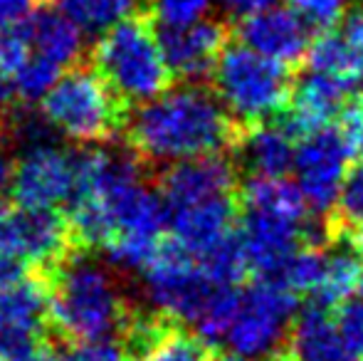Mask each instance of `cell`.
<instances>
[{
	"label": "cell",
	"mask_w": 363,
	"mask_h": 361,
	"mask_svg": "<svg viewBox=\"0 0 363 361\" xmlns=\"http://www.w3.org/2000/svg\"><path fill=\"white\" fill-rule=\"evenodd\" d=\"M3 361H62L57 349L50 344V339L40 337L35 342L25 344V347L15 349V352L5 354Z\"/></svg>",
	"instance_id": "obj_31"
},
{
	"label": "cell",
	"mask_w": 363,
	"mask_h": 361,
	"mask_svg": "<svg viewBox=\"0 0 363 361\" xmlns=\"http://www.w3.org/2000/svg\"><path fill=\"white\" fill-rule=\"evenodd\" d=\"M91 67L129 111L173 84L156 38L151 8L126 15L101 33L91 50Z\"/></svg>",
	"instance_id": "obj_4"
},
{
	"label": "cell",
	"mask_w": 363,
	"mask_h": 361,
	"mask_svg": "<svg viewBox=\"0 0 363 361\" xmlns=\"http://www.w3.org/2000/svg\"><path fill=\"white\" fill-rule=\"evenodd\" d=\"M363 287V252L356 245H344L334 252H324V272L314 289V302L321 307H336L354 297Z\"/></svg>",
	"instance_id": "obj_20"
},
{
	"label": "cell",
	"mask_w": 363,
	"mask_h": 361,
	"mask_svg": "<svg viewBox=\"0 0 363 361\" xmlns=\"http://www.w3.org/2000/svg\"><path fill=\"white\" fill-rule=\"evenodd\" d=\"M74 181L77 154L50 141L28 146L15 161L10 193L20 208H60L72 196Z\"/></svg>",
	"instance_id": "obj_10"
},
{
	"label": "cell",
	"mask_w": 363,
	"mask_h": 361,
	"mask_svg": "<svg viewBox=\"0 0 363 361\" xmlns=\"http://www.w3.org/2000/svg\"><path fill=\"white\" fill-rule=\"evenodd\" d=\"M48 282L40 272L23 274L0 287V357L45 337Z\"/></svg>",
	"instance_id": "obj_13"
},
{
	"label": "cell",
	"mask_w": 363,
	"mask_h": 361,
	"mask_svg": "<svg viewBox=\"0 0 363 361\" xmlns=\"http://www.w3.org/2000/svg\"><path fill=\"white\" fill-rule=\"evenodd\" d=\"M359 3H363V0H359Z\"/></svg>",
	"instance_id": "obj_38"
},
{
	"label": "cell",
	"mask_w": 363,
	"mask_h": 361,
	"mask_svg": "<svg viewBox=\"0 0 363 361\" xmlns=\"http://www.w3.org/2000/svg\"><path fill=\"white\" fill-rule=\"evenodd\" d=\"M211 361H250V359H242V357H235V354H230V357H218V359H211Z\"/></svg>",
	"instance_id": "obj_37"
},
{
	"label": "cell",
	"mask_w": 363,
	"mask_h": 361,
	"mask_svg": "<svg viewBox=\"0 0 363 361\" xmlns=\"http://www.w3.org/2000/svg\"><path fill=\"white\" fill-rule=\"evenodd\" d=\"M349 0H294V13L311 30H331L346 13Z\"/></svg>",
	"instance_id": "obj_27"
},
{
	"label": "cell",
	"mask_w": 363,
	"mask_h": 361,
	"mask_svg": "<svg viewBox=\"0 0 363 361\" xmlns=\"http://www.w3.org/2000/svg\"><path fill=\"white\" fill-rule=\"evenodd\" d=\"M0 361H3V357H0Z\"/></svg>",
	"instance_id": "obj_39"
},
{
	"label": "cell",
	"mask_w": 363,
	"mask_h": 361,
	"mask_svg": "<svg viewBox=\"0 0 363 361\" xmlns=\"http://www.w3.org/2000/svg\"><path fill=\"white\" fill-rule=\"evenodd\" d=\"M60 74H62L60 65L50 62L48 57H43V55H38V52H30V57L25 60L18 72L10 77V87H13V94L18 96L20 101L30 104V101H38L45 91L52 87Z\"/></svg>",
	"instance_id": "obj_25"
},
{
	"label": "cell",
	"mask_w": 363,
	"mask_h": 361,
	"mask_svg": "<svg viewBox=\"0 0 363 361\" xmlns=\"http://www.w3.org/2000/svg\"><path fill=\"white\" fill-rule=\"evenodd\" d=\"M240 228H235L247 267L259 279H274L296 248L316 240L314 223L294 183L284 179H252L238 196Z\"/></svg>",
	"instance_id": "obj_3"
},
{
	"label": "cell",
	"mask_w": 363,
	"mask_h": 361,
	"mask_svg": "<svg viewBox=\"0 0 363 361\" xmlns=\"http://www.w3.org/2000/svg\"><path fill=\"white\" fill-rule=\"evenodd\" d=\"M274 361H356L336 332L329 307L311 302L291 324L284 347L274 354Z\"/></svg>",
	"instance_id": "obj_17"
},
{
	"label": "cell",
	"mask_w": 363,
	"mask_h": 361,
	"mask_svg": "<svg viewBox=\"0 0 363 361\" xmlns=\"http://www.w3.org/2000/svg\"><path fill=\"white\" fill-rule=\"evenodd\" d=\"M33 52L48 57L60 67H72L82 57V33L74 23H69L57 8L33 10L23 20Z\"/></svg>",
	"instance_id": "obj_19"
},
{
	"label": "cell",
	"mask_w": 363,
	"mask_h": 361,
	"mask_svg": "<svg viewBox=\"0 0 363 361\" xmlns=\"http://www.w3.org/2000/svg\"><path fill=\"white\" fill-rule=\"evenodd\" d=\"M356 84L349 79L334 77L324 72H309L301 77V82L291 89L289 104L284 111H289L284 126L291 134H311L316 129H324L339 114L349 109L351 91Z\"/></svg>",
	"instance_id": "obj_15"
},
{
	"label": "cell",
	"mask_w": 363,
	"mask_h": 361,
	"mask_svg": "<svg viewBox=\"0 0 363 361\" xmlns=\"http://www.w3.org/2000/svg\"><path fill=\"white\" fill-rule=\"evenodd\" d=\"M156 38L173 79L201 84L216 70L220 52L228 45V30L218 20L198 18L181 25L161 23Z\"/></svg>",
	"instance_id": "obj_11"
},
{
	"label": "cell",
	"mask_w": 363,
	"mask_h": 361,
	"mask_svg": "<svg viewBox=\"0 0 363 361\" xmlns=\"http://www.w3.org/2000/svg\"><path fill=\"white\" fill-rule=\"evenodd\" d=\"M306 60H309V70H314V72L334 74V77L349 79L354 84L359 82V74H356V67L351 62V55L346 50L344 40L331 30H326L319 40L309 45Z\"/></svg>",
	"instance_id": "obj_24"
},
{
	"label": "cell",
	"mask_w": 363,
	"mask_h": 361,
	"mask_svg": "<svg viewBox=\"0 0 363 361\" xmlns=\"http://www.w3.org/2000/svg\"><path fill=\"white\" fill-rule=\"evenodd\" d=\"M220 3H223L225 13L235 15V18H245L250 13L269 8V5H277V0H220Z\"/></svg>",
	"instance_id": "obj_35"
},
{
	"label": "cell",
	"mask_w": 363,
	"mask_h": 361,
	"mask_svg": "<svg viewBox=\"0 0 363 361\" xmlns=\"http://www.w3.org/2000/svg\"><path fill=\"white\" fill-rule=\"evenodd\" d=\"M235 166L223 154L201 156V159L176 161L158 179L161 201L166 211L181 208L206 198L235 193Z\"/></svg>",
	"instance_id": "obj_16"
},
{
	"label": "cell",
	"mask_w": 363,
	"mask_h": 361,
	"mask_svg": "<svg viewBox=\"0 0 363 361\" xmlns=\"http://www.w3.org/2000/svg\"><path fill=\"white\" fill-rule=\"evenodd\" d=\"M62 361H134L124 352L119 339H91V342L67 344Z\"/></svg>",
	"instance_id": "obj_28"
},
{
	"label": "cell",
	"mask_w": 363,
	"mask_h": 361,
	"mask_svg": "<svg viewBox=\"0 0 363 361\" xmlns=\"http://www.w3.org/2000/svg\"><path fill=\"white\" fill-rule=\"evenodd\" d=\"M139 361H211V347L201 337L186 332L181 322L171 319Z\"/></svg>",
	"instance_id": "obj_22"
},
{
	"label": "cell",
	"mask_w": 363,
	"mask_h": 361,
	"mask_svg": "<svg viewBox=\"0 0 363 361\" xmlns=\"http://www.w3.org/2000/svg\"><path fill=\"white\" fill-rule=\"evenodd\" d=\"M240 129L213 91L201 84H183L134 106L121 134L126 149L139 159L176 164L223 154L235 146Z\"/></svg>",
	"instance_id": "obj_1"
},
{
	"label": "cell",
	"mask_w": 363,
	"mask_h": 361,
	"mask_svg": "<svg viewBox=\"0 0 363 361\" xmlns=\"http://www.w3.org/2000/svg\"><path fill=\"white\" fill-rule=\"evenodd\" d=\"M339 35H341V40H344L346 50H349L356 74H359V79H363V8L354 10V13L346 18L344 30H341Z\"/></svg>",
	"instance_id": "obj_30"
},
{
	"label": "cell",
	"mask_w": 363,
	"mask_h": 361,
	"mask_svg": "<svg viewBox=\"0 0 363 361\" xmlns=\"http://www.w3.org/2000/svg\"><path fill=\"white\" fill-rule=\"evenodd\" d=\"M141 272H144L146 294L156 312L181 324L196 322L211 294L223 287L208 279L191 252L183 250L176 240H166V238Z\"/></svg>",
	"instance_id": "obj_8"
},
{
	"label": "cell",
	"mask_w": 363,
	"mask_h": 361,
	"mask_svg": "<svg viewBox=\"0 0 363 361\" xmlns=\"http://www.w3.org/2000/svg\"><path fill=\"white\" fill-rule=\"evenodd\" d=\"M211 77L218 101L242 129L284 114L289 104L291 79L287 67L242 43L225 45Z\"/></svg>",
	"instance_id": "obj_6"
},
{
	"label": "cell",
	"mask_w": 363,
	"mask_h": 361,
	"mask_svg": "<svg viewBox=\"0 0 363 361\" xmlns=\"http://www.w3.org/2000/svg\"><path fill=\"white\" fill-rule=\"evenodd\" d=\"M334 211L336 231L341 235H349V243L363 252V164L349 169L344 183H341L339 198H336Z\"/></svg>",
	"instance_id": "obj_23"
},
{
	"label": "cell",
	"mask_w": 363,
	"mask_h": 361,
	"mask_svg": "<svg viewBox=\"0 0 363 361\" xmlns=\"http://www.w3.org/2000/svg\"><path fill=\"white\" fill-rule=\"evenodd\" d=\"M341 126L354 141V149H359L363 154V106H349L344 111V124Z\"/></svg>",
	"instance_id": "obj_34"
},
{
	"label": "cell",
	"mask_w": 363,
	"mask_h": 361,
	"mask_svg": "<svg viewBox=\"0 0 363 361\" xmlns=\"http://www.w3.org/2000/svg\"><path fill=\"white\" fill-rule=\"evenodd\" d=\"M171 240H176L193 257H203L235 231L238 218V193L206 198L181 208L166 211Z\"/></svg>",
	"instance_id": "obj_14"
},
{
	"label": "cell",
	"mask_w": 363,
	"mask_h": 361,
	"mask_svg": "<svg viewBox=\"0 0 363 361\" xmlns=\"http://www.w3.org/2000/svg\"><path fill=\"white\" fill-rule=\"evenodd\" d=\"M38 0H0V25L23 23L35 10Z\"/></svg>",
	"instance_id": "obj_32"
},
{
	"label": "cell",
	"mask_w": 363,
	"mask_h": 361,
	"mask_svg": "<svg viewBox=\"0 0 363 361\" xmlns=\"http://www.w3.org/2000/svg\"><path fill=\"white\" fill-rule=\"evenodd\" d=\"M211 0H151V13L166 25L191 23L206 15Z\"/></svg>",
	"instance_id": "obj_29"
},
{
	"label": "cell",
	"mask_w": 363,
	"mask_h": 361,
	"mask_svg": "<svg viewBox=\"0 0 363 361\" xmlns=\"http://www.w3.org/2000/svg\"><path fill=\"white\" fill-rule=\"evenodd\" d=\"M48 282V324L67 344L116 339L131 312L116 279L91 252H69Z\"/></svg>",
	"instance_id": "obj_2"
},
{
	"label": "cell",
	"mask_w": 363,
	"mask_h": 361,
	"mask_svg": "<svg viewBox=\"0 0 363 361\" xmlns=\"http://www.w3.org/2000/svg\"><path fill=\"white\" fill-rule=\"evenodd\" d=\"M354 151V141L344 126L331 124L304 134V141L294 146V161H291V171L296 176L294 186L311 213L324 216L334 211L341 183L351 169Z\"/></svg>",
	"instance_id": "obj_9"
},
{
	"label": "cell",
	"mask_w": 363,
	"mask_h": 361,
	"mask_svg": "<svg viewBox=\"0 0 363 361\" xmlns=\"http://www.w3.org/2000/svg\"><path fill=\"white\" fill-rule=\"evenodd\" d=\"M336 332L354 357H363V297H349L339 304L334 317Z\"/></svg>",
	"instance_id": "obj_26"
},
{
	"label": "cell",
	"mask_w": 363,
	"mask_h": 361,
	"mask_svg": "<svg viewBox=\"0 0 363 361\" xmlns=\"http://www.w3.org/2000/svg\"><path fill=\"white\" fill-rule=\"evenodd\" d=\"M233 149L252 179H282L294 161V134L284 124H252L240 129Z\"/></svg>",
	"instance_id": "obj_18"
},
{
	"label": "cell",
	"mask_w": 363,
	"mask_h": 361,
	"mask_svg": "<svg viewBox=\"0 0 363 361\" xmlns=\"http://www.w3.org/2000/svg\"><path fill=\"white\" fill-rule=\"evenodd\" d=\"M52 3L69 23L79 28V33L99 35L124 20L126 15L148 8L146 0H45Z\"/></svg>",
	"instance_id": "obj_21"
},
{
	"label": "cell",
	"mask_w": 363,
	"mask_h": 361,
	"mask_svg": "<svg viewBox=\"0 0 363 361\" xmlns=\"http://www.w3.org/2000/svg\"><path fill=\"white\" fill-rule=\"evenodd\" d=\"M40 114L60 134L94 144L121 134L129 106L116 99L91 65L77 62L40 96Z\"/></svg>",
	"instance_id": "obj_5"
},
{
	"label": "cell",
	"mask_w": 363,
	"mask_h": 361,
	"mask_svg": "<svg viewBox=\"0 0 363 361\" xmlns=\"http://www.w3.org/2000/svg\"><path fill=\"white\" fill-rule=\"evenodd\" d=\"M296 294L272 279H257L247 292H240L238 307L230 319L223 342L235 357H274L284 347L294 319Z\"/></svg>",
	"instance_id": "obj_7"
},
{
	"label": "cell",
	"mask_w": 363,
	"mask_h": 361,
	"mask_svg": "<svg viewBox=\"0 0 363 361\" xmlns=\"http://www.w3.org/2000/svg\"><path fill=\"white\" fill-rule=\"evenodd\" d=\"M23 274H28V265H25L20 257L10 255L8 250H0V287L15 282Z\"/></svg>",
	"instance_id": "obj_33"
},
{
	"label": "cell",
	"mask_w": 363,
	"mask_h": 361,
	"mask_svg": "<svg viewBox=\"0 0 363 361\" xmlns=\"http://www.w3.org/2000/svg\"><path fill=\"white\" fill-rule=\"evenodd\" d=\"M240 43L282 67H291L306 60L311 28L294 13V8L269 5L245 15L240 23Z\"/></svg>",
	"instance_id": "obj_12"
},
{
	"label": "cell",
	"mask_w": 363,
	"mask_h": 361,
	"mask_svg": "<svg viewBox=\"0 0 363 361\" xmlns=\"http://www.w3.org/2000/svg\"><path fill=\"white\" fill-rule=\"evenodd\" d=\"M13 171H15V161L8 154H0V198L5 193H10V183H13Z\"/></svg>",
	"instance_id": "obj_36"
}]
</instances>
